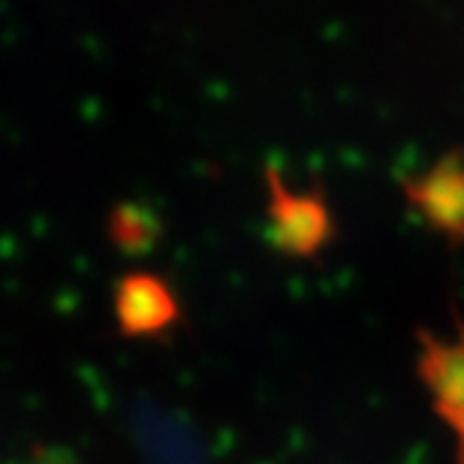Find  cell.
I'll list each match as a JSON object with an SVG mask.
<instances>
[{"mask_svg":"<svg viewBox=\"0 0 464 464\" xmlns=\"http://www.w3.org/2000/svg\"><path fill=\"white\" fill-rule=\"evenodd\" d=\"M172 299L166 286L154 277H127L118 293L121 323L130 332H151L160 329L172 317Z\"/></svg>","mask_w":464,"mask_h":464,"instance_id":"1","label":"cell"},{"mask_svg":"<svg viewBox=\"0 0 464 464\" xmlns=\"http://www.w3.org/2000/svg\"><path fill=\"white\" fill-rule=\"evenodd\" d=\"M422 368L434 395H438V407L464 401V341H459V344L429 341Z\"/></svg>","mask_w":464,"mask_h":464,"instance_id":"2","label":"cell"},{"mask_svg":"<svg viewBox=\"0 0 464 464\" xmlns=\"http://www.w3.org/2000/svg\"><path fill=\"white\" fill-rule=\"evenodd\" d=\"M440 413L447 416V420L452 422V429H456V434H459V464H464V401L440 407Z\"/></svg>","mask_w":464,"mask_h":464,"instance_id":"3","label":"cell"}]
</instances>
